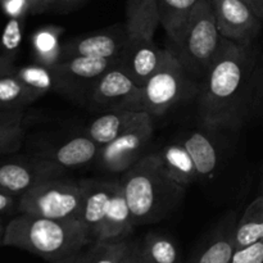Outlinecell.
I'll use <instances>...</instances> for the list:
<instances>
[{
  "label": "cell",
  "mask_w": 263,
  "mask_h": 263,
  "mask_svg": "<svg viewBox=\"0 0 263 263\" xmlns=\"http://www.w3.org/2000/svg\"><path fill=\"white\" fill-rule=\"evenodd\" d=\"M198 0H158L159 23L172 45L179 43Z\"/></svg>",
  "instance_id": "obj_23"
},
{
  "label": "cell",
  "mask_w": 263,
  "mask_h": 263,
  "mask_svg": "<svg viewBox=\"0 0 263 263\" xmlns=\"http://www.w3.org/2000/svg\"><path fill=\"white\" fill-rule=\"evenodd\" d=\"M148 115L141 110H108L102 112L85 128V135L102 146L115 140L123 131Z\"/></svg>",
  "instance_id": "obj_18"
},
{
  "label": "cell",
  "mask_w": 263,
  "mask_h": 263,
  "mask_svg": "<svg viewBox=\"0 0 263 263\" xmlns=\"http://www.w3.org/2000/svg\"><path fill=\"white\" fill-rule=\"evenodd\" d=\"M163 54L164 49L159 48L153 39L128 36L117 66L136 85L143 87L161 66Z\"/></svg>",
  "instance_id": "obj_13"
},
{
  "label": "cell",
  "mask_w": 263,
  "mask_h": 263,
  "mask_svg": "<svg viewBox=\"0 0 263 263\" xmlns=\"http://www.w3.org/2000/svg\"><path fill=\"white\" fill-rule=\"evenodd\" d=\"M128 36L130 33L125 23V25H116L107 30L97 31L63 41L62 59L74 58V57L118 59L125 49Z\"/></svg>",
  "instance_id": "obj_12"
},
{
  "label": "cell",
  "mask_w": 263,
  "mask_h": 263,
  "mask_svg": "<svg viewBox=\"0 0 263 263\" xmlns=\"http://www.w3.org/2000/svg\"><path fill=\"white\" fill-rule=\"evenodd\" d=\"M64 171L54 162L40 154L3 159L0 161V189L21 197L36 185L62 177Z\"/></svg>",
  "instance_id": "obj_10"
},
{
  "label": "cell",
  "mask_w": 263,
  "mask_h": 263,
  "mask_svg": "<svg viewBox=\"0 0 263 263\" xmlns=\"http://www.w3.org/2000/svg\"><path fill=\"white\" fill-rule=\"evenodd\" d=\"M262 186H263V180H262Z\"/></svg>",
  "instance_id": "obj_42"
},
{
  "label": "cell",
  "mask_w": 263,
  "mask_h": 263,
  "mask_svg": "<svg viewBox=\"0 0 263 263\" xmlns=\"http://www.w3.org/2000/svg\"><path fill=\"white\" fill-rule=\"evenodd\" d=\"M0 8L8 18L26 20L31 14L30 0H2Z\"/></svg>",
  "instance_id": "obj_33"
},
{
  "label": "cell",
  "mask_w": 263,
  "mask_h": 263,
  "mask_svg": "<svg viewBox=\"0 0 263 263\" xmlns=\"http://www.w3.org/2000/svg\"><path fill=\"white\" fill-rule=\"evenodd\" d=\"M193 81L171 49H164L161 66L143 86L144 112L152 117L167 113L187 97Z\"/></svg>",
  "instance_id": "obj_6"
},
{
  "label": "cell",
  "mask_w": 263,
  "mask_h": 263,
  "mask_svg": "<svg viewBox=\"0 0 263 263\" xmlns=\"http://www.w3.org/2000/svg\"><path fill=\"white\" fill-rule=\"evenodd\" d=\"M257 50L226 39L202 79L198 115L207 128H239L251 116L252 74Z\"/></svg>",
  "instance_id": "obj_1"
},
{
  "label": "cell",
  "mask_w": 263,
  "mask_h": 263,
  "mask_svg": "<svg viewBox=\"0 0 263 263\" xmlns=\"http://www.w3.org/2000/svg\"><path fill=\"white\" fill-rule=\"evenodd\" d=\"M159 25L158 0H126V26L130 36L153 39Z\"/></svg>",
  "instance_id": "obj_21"
},
{
  "label": "cell",
  "mask_w": 263,
  "mask_h": 263,
  "mask_svg": "<svg viewBox=\"0 0 263 263\" xmlns=\"http://www.w3.org/2000/svg\"><path fill=\"white\" fill-rule=\"evenodd\" d=\"M4 230H5V226L3 223V221L0 220V240H3V235H4Z\"/></svg>",
  "instance_id": "obj_40"
},
{
  "label": "cell",
  "mask_w": 263,
  "mask_h": 263,
  "mask_svg": "<svg viewBox=\"0 0 263 263\" xmlns=\"http://www.w3.org/2000/svg\"><path fill=\"white\" fill-rule=\"evenodd\" d=\"M18 199H20V197H15V195L9 194V193L0 189V215L10 212L14 208L18 210Z\"/></svg>",
  "instance_id": "obj_35"
},
{
  "label": "cell",
  "mask_w": 263,
  "mask_h": 263,
  "mask_svg": "<svg viewBox=\"0 0 263 263\" xmlns=\"http://www.w3.org/2000/svg\"><path fill=\"white\" fill-rule=\"evenodd\" d=\"M25 138L23 110H0V158L21 149Z\"/></svg>",
  "instance_id": "obj_26"
},
{
  "label": "cell",
  "mask_w": 263,
  "mask_h": 263,
  "mask_svg": "<svg viewBox=\"0 0 263 263\" xmlns=\"http://www.w3.org/2000/svg\"><path fill=\"white\" fill-rule=\"evenodd\" d=\"M251 116L263 117V49L257 51L256 63L252 74Z\"/></svg>",
  "instance_id": "obj_31"
},
{
  "label": "cell",
  "mask_w": 263,
  "mask_h": 263,
  "mask_svg": "<svg viewBox=\"0 0 263 263\" xmlns=\"http://www.w3.org/2000/svg\"><path fill=\"white\" fill-rule=\"evenodd\" d=\"M154 134L153 117L146 115L99 149L95 163L108 174H123L144 157Z\"/></svg>",
  "instance_id": "obj_7"
},
{
  "label": "cell",
  "mask_w": 263,
  "mask_h": 263,
  "mask_svg": "<svg viewBox=\"0 0 263 263\" xmlns=\"http://www.w3.org/2000/svg\"><path fill=\"white\" fill-rule=\"evenodd\" d=\"M89 105L98 112L141 110L143 87L136 85L120 67H110L95 84L89 97Z\"/></svg>",
  "instance_id": "obj_9"
},
{
  "label": "cell",
  "mask_w": 263,
  "mask_h": 263,
  "mask_svg": "<svg viewBox=\"0 0 263 263\" xmlns=\"http://www.w3.org/2000/svg\"><path fill=\"white\" fill-rule=\"evenodd\" d=\"M134 228H135V223H134L131 210L120 182V186L116 194L113 195L109 210L103 221L97 241L126 240V238L133 233Z\"/></svg>",
  "instance_id": "obj_19"
},
{
  "label": "cell",
  "mask_w": 263,
  "mask_h": 263,
  "mask_svg": "<svg viewBox=\"0 0 263 263\" xmlns=\"http://www.w3.org/2000/svg\"><path fill=\"white\" fill-rule=\"evenodd\" d=\"M63 263H84V259H82V253L80 254L77 258L72 259V261H68V262H63Z\"/></svg>",
  "instance_id": "obj_39"
},
{
  "label": "cell",
  "mask_w": 263,
  "mask_h": 263,
  "mask_svg": "<svg viewBox=\"0 0 263 263\" xmlns=\"http://www.w3.org/2000/svg\"><path fill=\"white\" fill-rule=\"evenodd\" d=\"M100 146L85 134L68 139L53 149L40 152V156L50 159L62 171L80 168L97 159Z\"/></svg>",
  "instance_id": "obj_16"
},
{
  "label": "cell",
  "mask_w": 263,
  "mask_h": 263,
  "mask_svg": "<svg viewBox=\"0 0 263 263\" xmlns=\"http://www.w3.org/2000/svg\"><path fill=\"white\" fill-rule=\"evenodd\" d=\"M149 263H182L174 239L162 233H149L141 243Z\"/></svg>",
  "instance_id": "obj_28"
},
{
  "label": "cell",
  "mask_w": 263,
  "mask_h": 263,
  "mask_svg": "<svg viewBox=\"0 0 263 263\" xmlns=\"http://www.w3.org/2000/svg\"><path fill=\"white\" fill-rule=\"evenodd\" d=\"M94 243L81 221L53 220L20 213L5 225L3 244L30 252L50 263L77 258Z\"/></svg>",
  "instance_id": "obj_2"
},
{
  "label": "cell",
  "mask_w": 263,
  "mask_h": 263,
  "mask_svg": "<svg viewBox=\"0 0 263 263\" xmlns=\"http://www.w3.org/2000/svg\"><path fill=\"white\" fill-rule=\"evenodd\" d=\"M0 2H2V0H0Z\"/></svg>",
  "instance_id": "obj_43"
},
{
  "label": "cell",
  "mask_w": 263,
  "mask_h": 263,
  "mask_svg": "<svg viewBox=\"0 0 263 263\" xmlns=\"http://www.w3.org/2000/svg\"><path fill=\"white\" fill-rule=\"evenodd\" d=\"M128 244V240L94 241L82 252V259L84 263H120Z\"/></svg>",
  "instance_id": "obj_30"
},
{
  "label": "cell",
  "mask_w": 263,
  "mask_h": 263,
  "mask_svg": "<svg viewBox=\"0 0 263 263\" xmlns=\"http://www.w3.org/2000/svg\"><path fill=\"white\" fill-rule=\"evenodd\" d=\"M0 244H3V240H0Z\"/></svg>",
  "instance_id": "obj_41"
},
{
  "label": "cell",
  "mask_w": 263,
  "mask_h": 263,
  "mask_svg": "<svg viewBox=\"0 0 263 263\" xmlns=\"http://www.w3.org/2000/svg\"><path fill=\"white\" fill-rule=\"evenodd\" d=\"M225 40L211 0H198L179 43L171 50L193 80H202L222 50Z\"/></svg>",
  "instance_id": "obj_4"
},
{
  "label": "cell",
  "mask_w": 263,
  "mask_h": 263,
  "mask_svg": "<svg viewBox=\"0 0 263 263\" xmlns=\"http://www.w3.org/2000/svg\"><path fill=\"white\" fill-rule=\"evenodd\" d=\"M236 222L234 213L226 216L198 247L189 263H231L236 252Z\"/></svg>",
  "instance_id": "obj_15"
},
{
  "label": "cell",
  "mask_w": 263,
  "mask_h": 263,
  "mask_svg": "<svg viewBox=\"0 0 263 263\" xmlns=\"http://www.w3.org/2000/svg\"><path fill=\"white\" fill-rule=\"evenodd\" d=\"M120 263H149V261L144 256L141 244L131 243L130 241L127 251H126L125 256L122 257Z\"/></svg>",
  "instance_id": "obj_34"
},
{
  "label": "cell",
  "mask_w": 263,
  "mask_h": 263,
  "mask_svg": "<svg viewBox=\"0 0 263 263\" xmlns=\"http://www.w3.org/2000/svg\"><path fill=\"white\" fill-rule=\"evenodd\" d=\"M84 202L81 208V222L87 228L94 241L98 240L105 215L109 210L113 195L120 186V181L81 180Z\"/></svg>",
  "instance_id": "obj_14"
},
{
  "label": "cell",
  "mask_w": 263,
  "mask_h": 263,
  "mask_svg": "<svg viewBox=\"0 0 263 263\" xmlns=\"http://www.w3.org/2000/svg\"><path fill=\"white\" fill-rule=\"evenodd\" d=\"M261 240H263V193L247 207L236 222V251Z\"/></svg>",
  "instance_id": "obj_24"
},
{
  "label": "cell",
  "mask_w": 263,
  "mask_h": 263,
  "mask_svg": "<svg viewBox=\"0 0 263 263\" xmlns=\"http://www.w3.org/2000/svg\"><path fill=\"white\" fill-rule=\"evenodd\" d=\"M25 20L9 18L0 39V76L13 74L15 68L14 59L22 43Z\"/></svg>",
  "instance_id": "obj_27"
},
{
  "label": "cell",
  "mask_w": 263,
  "mask_h": 263,
  "mask_svg": "<svg viewBox=\"0 0 263 263\" xmlns=\"http://www.w3.org/2000/svg\"><path fill=\"white\" fill-rule=\"evenodd\" d=\"M180 143L192 156L199 179H210L216 174L220 166L221 154L218 144L210 131L192 130L182 135Z\"/></svg>",
  "instance_id": "obj_17"
},
{
  "label": "cell",
  "mask_w": 263,
  "mask_h": 263,
  "mask_svg": "<svg viewBox=\"0 0 263 263\" xmlns=\"http://www.w3.org/2000/svg\"><path fill=\"white\" fill-rule=\"evenodd\" d=\"M221 35L243 46H253L263 21L244 0H211Z\"/></svg>",
  "instance_id": "obj_11"
},
{
  "label": "cell",
  "mask_w": 263,
  "mask_h": 263,
  "mask_svg": "<svg viewBox=\"0 0 263 263\" xmlns=\"http://www.w3.org/2000/svg\"><path fill=\"white\" fill-rule=\"evenodd\" d=\"M156 153L166 174L185 189L199 179L194 161L181 143L167 144Z\"/></svg>",
  "instance_id": "obj_20"
},
{
  "label": "cell",
  "mask_w": 263,
  "mask_h": 263,
  "mask_svg": "<svg viewBox=\"0 0 263 263\" xmlns=\"http://www.w3.org/2000/svg\"><path fill=\"white\" fill-rule=\"evenodd\" d=\"M82 202L84 192L80 181L57 177L21 195L18 212L53 220L81 221Z\"/></svg>",
  "instance_id": "obj_5"
},
{
  "label": "cell",
  "mask_w": 263,
  "mask_h": 263,
  "mask_svg": "<svg viewBox=\"0 0 263 263\" xmlns=\"http://www.w3.org/2000/svg\"><path fill=\"white\" fill-rule=\"evenodd\" d=\"M13 74L18 77L23 84L39 92L41 97L57 90L55 74H54L53 67L32 63L28 66L15 67Z\"/></svg>",
  "instance_id": "obj_29"
},
{
  "label": "cell",
  "mask_w": 263,
  "mask_h": 263,
  "mask_svg": "<svg viewBox=\"0 0 263 263\" xmlns=\"http://www.w3.org/2000/svg\"><path fill=\"white\" fill-rule=\"evenodd\" d=\"M120 182L135 226L164 220L184 198L185 187L166 174L156 152L123 172Z\"/></svg>",
  "instance_id": "obj_3"
},
{
  "label": "cell",
  "mask_w": 263,
  "mask_h": 263,
  "mask_svg": "<svg viewBox=\"0 0 263 263\" xmlns=\"http://www.w3.org/2000/svg\"><path fill=\"white\" fill-rule=\"evenodd\" d=\"M41 98L14 74L0 76V110H23Z\"/></svg>",
  "instance_id": "obj_25"
},
{
  "label": "cell",
  "mask_w": 263,
  "mask_h": 263,
  "mask_svg": "<svg viewBox=\"0 0 263 263\" xmlns=\"http://www.w3.org/2000/svg\"><path fill=\"white\" fill-rule=\"evenodd\" d=\"M231 263H263V240L238 249Z\"/></svg>",
  "instance_id": "obj_32"
},
{
  "label": "cell",
  "mask_w": 263,
  "mask_h": 263,
  "mask_svg": "<svg viewBox=\"0 0 263 263\" xmlns=\"http://www.w3.org/2000/svg\"><path fill=\"white\" fill-rule=\"evenodd\" d=\"M257 15L263 21V0H244Z\"/></svg>",
  "instance_id": "obj_38"
},
{
  "label": "cell",
  "mask_w": 263,
  "mask_h": 263,
  "mask_svg": "<svg viewBox=\"0 0 263 263\" xmlns=\"http://www.w3.org/2000/svg\"><path fill=\"white\" fill-rule=\"evenodd\" d=\"M64 28L61 26L48 25L39 27L31 36L33 62L46 67H54L62 59L61 40Z\"/></svg>",
  "instance_id": "obj_22"
},
{
  "label": "cell",
  "mask_w": 263,
  "mask_h": 263,
  "mask_svg": "<svg viewBox=\"0 0 263 263\" xmlns=\"http://www.w3.org/2000/svg\"><path fill=\"white\" fill-rule=\"evenodd\" d=\"M85 0H54L51 10L57 13H67L71 12L74 8L80 7Z\"/></svg>",
  "instance_id": "obj_36"
},
{
  "label": "cell",
  "mask_w": 263,
  "mask_h": 263,
  "mask_svg": "<svg viewBox=\"0 0 263 263\" xmlns=\"http://www.w3.org/2000/svg\"><path fill=\"white\" fill-rule=\"evenodd\" d=\"M54 0H30L31 14H40L53 8Z\"/></svg>",
  "instance_id": "obj_37"
},
{
  "label": "cell",
  "mask_w": 263,
  "mask_h": 263,
  "mask_svg": "<svg viewBox=\"0 0 263 263\" xmlns=\"http://www.w3.org/2000/svg\"><path fill=\"white\" fill-rule=\"evenodd\" d=\"M118 63V59H99L87 57L62 59L53 67L55 74V91L76 100H86L98 80Z\"/></svg>",
  "instance_id": "obj_8"
}]
</instances>
